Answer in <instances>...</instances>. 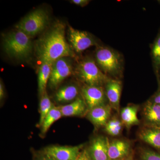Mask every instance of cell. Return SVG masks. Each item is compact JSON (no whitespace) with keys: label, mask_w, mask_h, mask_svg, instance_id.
<instances>
[{"label":"cell","mask_w":160,"mask_h":160,"mask_svg":"<svg viewBox=\"0 0 160 160\" xmlns=\"http://www.w3.org/2000/svg\"><path fill=\"white\" fill-rule=\"evenodd\" d=\"M35 51L42 63H53L61 58L75 56L65 38V26L60 22L55 23L37 40Z\"/></svg>","instance_id":"cell-1"},{"label":"cell","mask_w":160,"mask_h":160,"mask_svg":"<svg viewBox=\"0 0 160 160\" xmlns=\"http://www.w3.org/2000/svg\"><path fill=\"white\" fill-rule=\"evenodd\" d=\"M3 47L5 52L10 57L26 59L31 55L32 43L29 36L17 29L5 36Z\"/></svg>","instance_id":"cell-2"},{"label":"cell","mask_w":160,"mask_h":160,"mask_svg":"<svg viewBox=\"0 0 160 160\" xmlns=\"http://www.w3.org/2000/svg\"><path fill=\"white\" fill-rule=\"evenodd\" d=\"M48 21L49 16L45 10L42 9H36L21 20L16 25L15 28L31 37L43 31Z\"/></svg>","instance_id":"cell-3"},{"label":"cell","mask_w":160,"mask_h":160,"mask_svg":"<svg viewBox=\"0 0 160 160\" xmlns=\"http://www.w3.org/2000/svg\"><path fill=\"white\" fill-rule=\"evenodd\" d=\"M76 72L88 86H101L109 80L91 59L81 61L76 69Z\"/></svg>","instance_id":"cell-4"},{"label":"cell","mask_w":160,"mask_h":160,"mask_svg":"<svg viewBox=\"0 0 160 160\" xmlns=\"http://www.w3.org/2000/svg\"><path fill=\"white\" fill-rule=\"evenodd\" d=\"M97 61L103 71L111 75L119 73L121 69V62L118 55L111 49L101 48L96 54Z\"/></svg>","instance_id":"cell-5"},{"label":"cell","mask_w":160,"mask_h":160,"mask_svg":"<svg viewBox=\"0 0 160 160\" xmlns=\"http://www.w3.org/2000/svg\"><path fill=\"white\" fill-rule=\"evenodd\" d=\"M71 61L68 58L59 59L52 63L49 77V86L52 89L56 88L72 72Z\"/></svg>","instance_id":"cell-6"},{"label":"cell","mask_w":160,"mask_h":160,"mask_svg":"<svg viewBox=\"0 0 160 160\" xmlns=\"http://www.w3.org/2000/svg\"><path fill=\"white\" fill-rule=\"evenodd\" d=\"M68 38L72 48L78 52H82L96 44L93 38L87 32L74 29L70 26L68 29Z\"/></svg>","instance_id":"cell-7"},{"label":"cell","mask_w":160,"mask_h":160,"mask_svg":"<svg viewBox=\"0 0 160 160\" xmlns=\"http://www.w3.org/2000/svg\"><path fill=\"white\" fill-rule=\"evenodd\" d=\"M82 146H51L43 152L55 160H75L81 152Z\"/></svg>","instance_id":"cell-8"},{"label":"cell","mask_w":160,"mask_h":160,"mask_svg":"<svg viewBox=\"0 0 160 160\" xmlns=\"http://www.w3.org/2000/svg\"><path fill=\"white\" fill-rule=\"evenodd\" d=\"M82 92L84 101L89 110L104 105L105 94L101 86L86 85L83 87Z\"/></svg>","instance_id":"cell-9"},{"label":"cell","mask_w":160,"mask_h":160,"mask_svg":"<svg viewBox=\"0 0 160 160\" xmlns=\"http://www.w3.org/2000/svg\"><path fill=\"white\" fill-rule=\"evenodd\" d=\"M108 140L103 137L95 138L89 148V154L92 160H109Z\"/></svg>","instance_id":"cell-10"},{"label":"cell","mask_w":160,"mask_h":160,"mask_svg":"<svg viewBox=\"0 0 160 160\" xmlns=\"http://www.w3.org/2000/svg\"><path fill=\"white\" fill-rule=\"evenodd\" d=\"M110 113V106L104 105L90 109L88 118L97 127L105 126L108 122Z\"/></svg>","instance_id":"cell-11"},{"label":"cell","mask_w":160,"mask_h":160,"mask_svg":"<svg viewBox=\"0 0 160 160\" xmlns=\"http://www.w3.org/2000/svg\"><path fill=\"white\" fill-rule=\"evenodd\" d=\"M106 84L107 97L111 106L118 110L122 91V84L120 81L116 80H109Z\"/></svg>","instance_id":"cell-12"},{"label":"cell","mask_w":160,"mask_h":160,"mask_svg":"<svg viewBox=\"0 0 160 160\" xmlns=\"http://www.w3.org/2000/svg\"><path fill=\"white\" fill-rule=\"evenodd\" d=\"M129 145L125 141L116 140L108 146V157L109 160L124 158L129 154Z\"/></svg>","instance_id":"cell-13"},{"label":"cell","mask_w":160,"mask_h":160,"mask_svg":"<svg viewBox=\"0 0 160 160\" xmlns=\"http://www.w3.org/2000/svg\"><path fill=\"white\" fill-rule=\"evenodd\" d=\"M87 106L84 100L78 98L68 105L60 106L63 117H72L82 115L85 113Z\"/></svg>","instance_id":"cell-14"},{"label":"cell","mask_w":160,"mask_h":160,"mask_svg":"<svg viewBox=\"0 0 160 160\" xmlns=\"http://www.w3.org/2000/svg\"><path fill=\"white\" fill-rule=\"evenodd\" d=\"M144 117L151 126L160 127V104L153 102L147 103L144 109Z\"/></svg>","instance_id":"cell-15"},{"label":"cell","mask_w":160,"mask_h":160,"mask_svg":"<svg viewBox=\"0 0 160 160\" xmlns=\"http://www.w3.org/2000/svg\"><path fill=\"white\" fill-rule=\"evenodd\" d=\"M52 65V63H42L39 69L38 87L39 93L41 97L46 92V86L49 82Z\"/></svg>","instance_id":"cell-16"},{"label":"cell","mask_w":160,"mask_h":160,"mask_svg":"<svg viewBox=\"0 0 160 160\" xmlns=\"http://www.w3.org/2000/svg\"><path fill=\"white\" fill-rule=\"evenodd\" d=\"M78 93L77 86L73 85H68L58 90L55 95V99L58 102H67L74 100Z\"/></svg>","instance_id":"cell-17"},{"label":"cell","mask_w":160,"mask_h":160,"mask_svg":"<svg viewBox=\"0 0 160 160\" xmlns=\"http://www.w3.org/2000/svg\"><path fill=\"white\" fill-rule=\"evenodd\" d=\"M140 137L145 142L155 148L160 149V129H146L142 132Z\"/></svg>","instance_id":"cell-18"},{"label":"cell","mask_w":160,"mask_h":160,"mask_svg":"<svg viewBox=\"0 0 160 160\" xmlns=\"http://www.w3.org/2000/svg\"><path fill=\"white\" fill-rule=\"evenodd\" d=\"M62 117V115L60 107L53 106L41 125L42 134H46L53 123Z\"/></svg>","instance_id":"cell-19"},{"label":"cell","mask_w":160,"mask_h":160,"mask_svg":"<svg viewBox=\"0 0 160 160\" xmlns=\"http://www.w3.org/2000/svg\"><path fill=\"white\" fill-rule=\"evenodd\" d=\"M138 108L134 106H129L124 108L121 111V118L123 123L127 126L138 124L137 116Z\"/></svg>","instance_id":"cell-20"},{"label":"cell","mask_w":160,"mask_h":160,"mask_svg":"<svg viewBox=\"0 0 160 160\" xmlns=\"http://www.w3.org/2000/svg\"><path fill=\"white\" fill-rule=\"evenodd\" d=\"M54 105L52 103L50 99L46 92H45L41 98L40 103V118L39 125L40 126L42 125L45 118Z\"/></svg>","instance_id":"cell-21"},{"label":"cell","mask_w":160,"mask_h":160,"mask_svg":"<svg viewBox=\"0 0 160 160\" xmlns=\"http://www.w3.org/2000/svg\"><path fill=\"white\" fill-rule=\"evenodd\" d=\"M105 129L109 135L116 136L119 134L122 131V123L117 119H113L108 121L105 125Z\"/></svg>","instance_id":"cell-22"},{"label":"cell","mask_w":160,"mask_h":160,"mask_svg":"<svg viewBox=\"0 0 160 160\" xmlns=\"http://www.w3.org/2000/svg\"><path fill=\"white\" fill-rule=\"evenodd\" d=\"M152 56L155 63L160 65V36L156 41L152 50Z\"/></svg>","instance_id":"cell-23"},{"label":"cell","mask_w":160,"mask_h":160,"mask_svg":"<svg viewBox=\"0 0 160 160\" xmlns=\"http://www.w3.org/2000/svg\"><path fill=\"white\" fill-rule=\"evenodd\" d=\"M142 160H160V154L150 150H145L142 154Z\"/></svg>","instance_id":"cell-24"},{"label":"cell","mask_w":160,"mask_h":160,"mask_svg":"<svg viewBox=\"0 0 160 160\" xmlns=\"http://www.w3.org/2000/svg\"><path fill=\"white\" fill-rule=\"evenodd\" d=\"M35 160H55L53 158L47 155L44 152L38 154Z\"/></svg>","instance_id":"cell-25"},{"label":"cell","mask_w":160,"mask_h":160,"mask_svg":"<svg viewBox=\"0 0 160 160\" xmlns=\"http://www.w3.org/2000/svg\"><path fill=\"white\" fill-rule=\"evenodd\" d=\"M75 160H92L90 158L89 153L86 151L81 152L79 156Z\"/></svg>","instance_id":"cell-26"},{"label":"cell","mask_w":160,"mask_h":160,"mask_svg":"<svg viewBox=\"0 0 160 160\" xmlns=\"http://www.w3.org/2000/svg\"><path fill=\"white\" fill-rule=\"evenodd\" d=\"M71 2H72L74 3L75 5H78V6L84 7L89 3V1H87V0H72V1H71Z\"/></svg>","instance_id":"cell-27"},{"label":"cell","mask_w":160,"mask_h":160,"mask_svg":"<svg viewBox=\"0 0 160 160\" xmlns=\"http://www.w3.org/2000/svg\"><path fill=\"white\" fill-rule=\"evenodd\" d=\"M4 95H5V91H4V86L2 81H1V83H0V99L1 100L3 99Z\"/></svg>","instance_id":"cell-28"},{"label":"cell","mask_w":160,"mask_h":160,"mask_svg":"<svg viewBox=\"0 0 160 160\" xmlns=\"http://www.w3.org/2000/svg\"><path fill=\"white\" fill-rule=\"evenodd\" d=\"M153 102L157 104H160V92L155 96Z\"/></svg>","instance_id":"cell-29"},{"label":"cell","mask_w":160,"mask_h":160,"mask_svg":"<svg viewBox=\"0 0 160 160\" xmlns=\"http://www.w3.org/2000/svg\"><path fill=\"white\" fill-rule=\"evenodd\" d=\"M118 160H132V159L130 158H124Z\"/></svg>","instance_id":"cell-30"}]
</instances>
